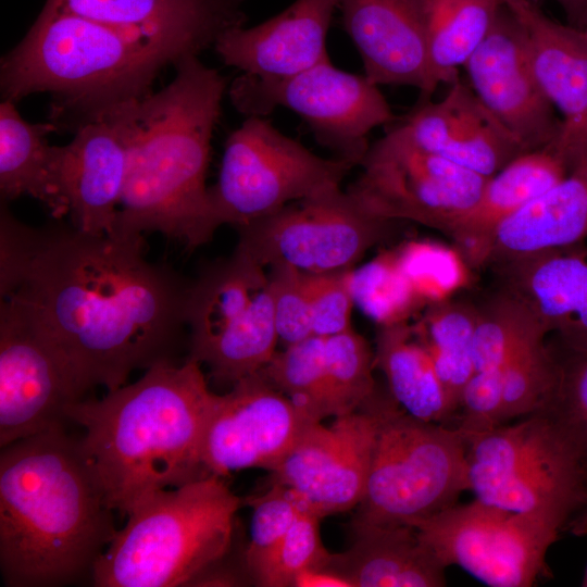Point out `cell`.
I'll return each instance as SVG.
<instances>
[{"mask_svg": "<svg viewBox=\"0 0 587 587\" xmlns=\"http://www.w3.org/2000/svg\"><path fill=\"white\" fill-rule=\"evenodd\" d=\"M189 284L146 257L143 235L33 227L1 201L0 296L23 304L87 390L177 362Z\"/></svg>", "mask_w": 587, "mask_h": 587, "instance_id": "obj_1", "label": "cell"}, {"mask_svg": "<svg viewBox=\"0 0 587 587\" xmlns=\"http://www.w3.org/2000/svg\"><path fill=\"white\" fill-rule=\"evenodd\" d=\"M114 511L64 426L0 454V570L5 586L49 587L91 572L117 529Z\"/></svg>", "mask_w": 587, "mask_h": 587, "instance_id": "obj_2", "label": "cell"}, {"mask_svg": "<svg viewBox=\"0 0 587 587\" xmlns=\"http://www.w3.org/2000/svg\"><path fill=\"white\" fill-rule=\"evenodd\" d=\"M215 395L201 365L187 358L158 363L135 383L68 408L114 513L127 517L149 495L208 476L201 446Z\"/></svg>", "mask_w": 587, "mask_h": 587, "instance_id": "obj_3", "label": "cell"}, {"mask_svg": "<svg viewBox=\"0 0 587 587\" xmlns=\"http://www.w3.org/2000/svg\"><path fill=\"white\" fill-rule=\"evenodd\" d=\"M211 48L187 35H150L43 5L21 42L1 59L3 100L47 92L50 122L74 133L143 100L166 65Z\"/></svg>", "mask_w": 587, "mask_h": 587, "instance_id": "obj_4", "label": "cell"}, {"mask_svg": "<svg viewBox=\"0 0 587 587\" xmlns=\"http://www.w3.org/2000/svg\"><path fill=\"white\" fill-rule=\"evenodd\" d=\"M198 57L179 59L173 80L139 103L112 233L158 232L192 249L209 242L217 229L205 175L228 83Z\"/></svg>", "mask_w": 587, "mask_h": 587, "instance_id": "obj_5", "label": "cell"}, {"mask_svg": "<svg viewBox=\"0 0 587 587\" xmlns=\"http://www.w3.org/2000/svg\"><path fill=\"white\" fill-rule=\"evenodd\" d=\"M243 499L208 475L145 498L96 561L97 587L192 586L233 548Z\"/></svg>", "mask_w": 587, "mask_h": 587, "instance_id": "obj_6", "label": "cell"}, {"mask_svg": "<svg viewBox=\"0 0 587 587\" xmlns=\"http://www.w3.org/2000/svg\"><path fill=\"white\" fill-rule=\"evenodd\" d=\"M464 434L476 499L560 534L587 532V455L552 414L541 410Z\"/></svg>", "mask_w": 587, "mask_h": 587, "instance_id": "obj_7", "label": "cell"}, {"mask_svg": "<svg viewBox=\"0 0 587 587\" xmlns=\"http://www.w3.org/2000/svg\"><path fill=\"white\" fill-rule=\"evenodd\" d=\"M379 422L364 495L352 524L408 525L457 503L470 489L466 437L378 397Z\"/></svg>", "mask_w": 587, "mask_h": 587, "instance_id": "obj_8", "label": "cell"}, {"mask_svg": "<svg viewBox=\"0 0 587 587\" xmlns=\"http://www.w3.org/2000/svg\"><path fill=\"white\" fill-rule=\"evenodd\" d=\"M185 320L188 359L204 364L217 380L251 374L276 351L267 273L237 246L189 283Z\"/></svg>", "mask_w": 587, "mask_h": 587, "instance_id": "obj_9", "label": "cell"}, {"mask_svg": "<svg viewBox=\"0 0 587 587\" xmlns=\"http://www.w3.org/2000/svg\"><path fill=\"white\" fill-rule=\"evenodd\" d=\"M354 166L314 154L263 116H247L227 138L217 182L209 187L214 223L238 228L258 221L340 187Z\"/></svg>", "mask_w": 587, "mask_h": 587, "instance_id": "obj_10", "label": "cell"}, {"mask_svg": "<svg viewBox=\"0 0 587 587\" xmlns=\"http://www.w3.org/2000/svg\"><path fill=\"white\" fill-rule=\"evenodd\" d=\"M228 96L247 116L265 117L278 107L294 111L321 146L355 166L370 148L369 133L396 118L377 85L335 67L329 59L286 77L243 73L232 82Z\"/></svg>", "mask_w": 587, "mask_h": 587, "instance_id": "obj_11", "label": "cell"}, {"mask_svg": "<svg viewBox=\"0 0 587 587\" xmlns=\"http://www.w3.org/2000/svg\"><path fill=\"white\" fill-rule=\"evenodd\" d=\"M402 223L369 213L338 187L238 227L237 247L263 267L287 265L305 273H327L353 268Z\"/></svg>", "mask_w": 587, "mask_h": 587, "instance_id": "obj_12", "label": "cell"}, {"mask_svg": "<svg viewBox=\"0 0 587 587\" xmlns=\"http://www.w3.org/2000/svg\"><path fill=\"white\" fill-rule=\"evenodd\" d=\"M347 191L369 213L445 234L488 179L408 140L396 127L370 146Z\"/></svg>", "mask_w": 587, "mask_h": 587, "instance_id": "obj_13", "label": "cell"}, {"mask_svg": "<svg viewBox=\"0 0 587 587\" xmlns=\"http://www.w3.org/2000/svg\"><path fill=\"white\" fill-rule=\"evenodd\" d=\"M440 563L491 587H529L550 573L546 555L560 533L478 499L453 504L413 526Z\"/></svg>", "mask_w": 587, "mask_h": 587, "instance_id": "obj_14", "label": "cell"}, {"mask_svg": "<svg viewBox=\"0 0 587 587\" xmlns=\"http://www.w3.org/2000/svg\"><path fill=\"white\" fill-rule=\"evenodd\" d=\"M73 366L20 302H0V446L64 426L85 399Z\"/></svg>", "mask_w": 587, "mask_h": 587, "instance_id": "obj_15", "label": "cell"}, {"mask_svg": "<svg viewBox=\"0 0 587 587\" xmlns=\"http://www.w3.org/2000/svg\"><path fill=\"white\" fill-rule=\"evenodd\" d=\"M316 422L259 371L215 395L201 446L203 470L221 477L254 467L272 471Z\"/></svg>", "mask_w": 587, "mask_h": 587, "instance_id": "obj_16", "label": "cell"}, {"mask_svg": "<svg viewBox=\"0 0 587 587\" xmlns=\"http://www.w3.org/2000/svg\"><path fill=\"white\" fill-rule=\"evenodd\" d=\"M378 390L359 410L312 424L272 470L321 517L355 508L365 491L378 422Z\"/></svg>", "mask_w": 587, "mask_h": 587, "instance_id": "obj_17", "label": "cell"}, {"mask_svg": "<svg viewBox=\"0 0 587 587\" xmlns=\"http://www.w3.org/2000/svg\"><path fill=\"white\" fill-rule=\"evenodd\" d=\"M140 101L115 109L74 132L59 146L58 188L76 229L113 232L124 192Z\"/></svg>", "mask_w": 587, "mask_h": 587, "instance_id": "obj_18", "label": "cell"}, {"mask_svg": "<svg viewBox=\"0 0 587 587\" xmlns=\"http://www.w3.org/2000/svg\"><path fill=\"white\" fill-rule=\"evenodd\" d=\"M463 66L476 96L527 152L546 149L555 140L562 121L532 71L524 30L504 3Z\"/></svg>", "mask_w": 587, "mask_h": 587, "instance_id": "obj_19", "label": "cell"}, {"mask_svg": "<svg viewBox=\"0 0 587 587\" xmlns=\"http://www.w3.org/2000/svg\"><path fill=\"white\" fill-rule=\"evenodd\" d=\"M341 23L375 85H404L428 101L435 84L427 53L426 0H339Z\"/></svg>", "mask_w": 587, "mask_h": 587, "instance_id": "obj_20", "label": "cell"}, {"mask_svg": "<svg viewBox=\"0 0 587 587\" xmlns=\"http://www.w3.org/2000/svg\"><path fill=\"white\" fill-rule=\"evenodd\" d=\"M501 290L522 301L554 341L587 350L585 241L513 254L490 263Z\"/></svg>", "mask_w": 587, "mask_h": 587, "instance_id": "obj_21", "label": "cell"}, {"mask_svg": "<svg viewBox=\"0 0 587 587\" xmlns=\"http://www.w3.org/2000/svg\"><path fill=\"white\" fill-rule=\"evenodd\" d=\"M396 128L419 148L485 177L527 152L459 79L442 100L424 101Z\"/></svg>", "mask_w": 587, "mask_h": 587, "instance_id": "obj_22", "label": "cell"}, {"mask_svg": "<svg viewBox=\"0 0 587 587\" xmlns=\"http://www.w3.org/2000/svg\"><path fill=\"white\" fill-rule=\"evenodd\" d=\"M339 0H296L276 16L250 28L226 32L214 49L245 74L286 77L329 59L328 28Z\"/></svg>", "mask_w": 587, "mask_h": 587, "instance_id": "obj_23", "label": "cell"}, {"mask_svg": "<svg viewBox=\"0 0 587 587\" xmlns=\"http://www.w3.org/2000/svg\"><path fill=\"white\" fill-rule=\"evenodd\" d=\"M567 172V163L549 149L519 155L488 177L476 202L451 225L447 235L472 266H484L497 228Z\"/></svg>", "mask_w": 587, "mask_h": 587, "instance_id": "obj_24", "label": "cell"}, {"mask_svg": "<svg viewBox=\"0 0 587 587\" xmlns=\"http://www.w3.org/2000/svg\"><path fill=\"white\" fill-rule=\"evenodd\" d=\"M353 541L325 569L351 587H441L446 569L408 525L352 524Z\"/></svg>", "mask_w": 587, "mask_h": 587, "instance_id": "obj_25", "label": "cell"}, {"mask_svg": "<svg viewBox=\"0 0 587 587\" xmlns=\"http://www.w3.org/2000/svg\"><path fill=\"white\" fill-rule=\"evenodd\" d=\"M587 239V150L569 161L567 174L505 220L494 234L485 264L504 257L564 247Z\"/></svg>", "mask_w": 587, "mask_h": 587, "instance_id": "obj_26", "label": "cell"}, {"mask_svg": "<svg viewBox=\"0 0 587 587\" xmlns=\"http://www.w3.org/2000/svg\"><path fill=\"white\" fill-rule=\"evenodd\" d=\"M247 0H47L46 5L99 23L150 35L199 38L212 48L243 26Z\"/></svg>", "mask_w": 587, "mask_h": 587, "instance_id": "obj_27", "label": "cell"}, {"mask_svg": "<svg viewBox=\"0 0 587 587\" xmlns=\"http://www.w3.org/2000/svg\"><path fill=\"white\" fill-rule=\"evenodd\" d=\"M520 22L532 71L553 107L570 121L587 109V28L561 24L537 0H504Z\"/></svg>", "mask_w": 587, "mask_h": 587, "instance_id": "obj_28", "label": "cell"}, {"mask_svg": "<svg viewBox=\"0 0 587 587\" xmlns=\"http://www.w3.org/2000/svg\"><path fill=\"white\" fill-rule=\"evenodd\" d=\"M374 364L384 373L390 396L408 414L454 426L457 410L413 326L404 320L382 324L376 335Z\"/></svg>", "mask_w": 587, "mask_h": 587, "instance_id": "obj_29", "label": "cell"}, {"mask_svg": "<svg viewBox=\"0 0 587 587\" xmlns=\"http://www.w3.org/2000/svg\"><path fill=\"white\" fill-rule=\"evenodd\" d=\"M57 128L51 122L29 123L15 108L0 104V195L8 202L23 195L41 201L57 218L66 215L57 182L59 146L47 137Z\"/></svg>", "mask_w": 587, "mask_h": 587, "instance_id": "obj_30", "label": "cell"}, {"mask_svg": "<svg viewBox=\"0 0 587 587\" xmlns=\"http://www.w3.org/2000/svg\"><path fill=\"white\" fill-rule=\"evenodd\" d=\"M503 0H426L427 53L432 77L453 84L488 35Z\"/></svg>", "mask_w": 587, "mask_h": 587, "instance_id": "obj_31", "label": "cell"}, {"mask_svg": "<svg viewBox=\"0 0 587 587\" xmlns=\"http://www.w3.org/2000/svg\"><path fill=\"white\" fill-rule=\"evenodd\" d=\"M477 314V304L462 300L439 301L413 325L457 412L462 391L474 374L473 338Z\"/></svg>", "mask_w": 587, "mask_h": 587, "instance_id": "obj_32", "label": "cell"}, {"mask_svg": "<svg viewBox=\"0 0 587 587\" xmlns=\"http://www.w3.org/2000/svg\"><path fill=\"white\" fill-rule=\"evenodd\" d=\"M477 305L473 338L474 373L500 370L522 350L548 335L535 314L504 290L499 289Z\"/></svg>", "mask_w": 587, "mask_h": 587, "instance_id": "obj_33", "label": "cell"}, {"mask_svg": "<svg viewBox=\"0 0 587 587\" xmlns=\"http://www.w3.org/2000/svg\"><path fill=\"white\" fill-rule=\"evenodd\" d=\"M311 419L334 416L324 362V337L312 335L275 352L260 371Z\"/></svg>", "mask_w": 587, "mask_h": 587, "instance_id": "obj_34", "label": "cell"}, {"mask_svg": "<svg viewBox=\"0 0 587 587\" xmlns=\"http://www.w3.org/2000/svg\"><path fill=\"white\" fill-rule=\"evenodd\" d=\"M324 362L334 417L359 410L376 394L374 353L352 327L324 338Z\"/></svg>", "mask_w": 587, "mask_h": 587, "instance_id": "obj_35", "label": "cell"}, {"mask_svg": "<svg viewBox=\"0 0 587 587\" xmlns=\"http://www.w3.org/2000/svg\"><path fill=\"white\" fill-rule=\"evenodd\" d=\"M500 424L544 410L557 382V358L541 339L513 357L500 370Z\"/></svg>", "mask_w": 587, "mask_h": 587, "instance_id": "obj_36", "label": "cell"}, {"mask_svg": "<svg viewBox=\"0 0 587 587\" xmlns=\"http://www.w3.org/2000/svg\"><path fill=\"white\" fill-rule=\"evenodd\" d=\"M243 499L252 508L249 542L243 549L247 573L253 575L264 564L297 517L312 511L305 501L289 487L271 482L263 494Z\"/></svg>", "mask_w": 587, "mask_h": 587, "instance_id": "obj_37", "label": "cell"}, {"mask_svg": "<svg viewBox=\"0 0 587 587\" xmlns=\"http://www.w3.org/2000/svg\"><path fill=\"white\" fill-rule=\"evenodd\" d=\"M321 519L313 511L301 513L253 575V583L264 587H292L300 572L325 567L332 553L321 538Z\"/></svg>", "mask_w": 587, "mask_h": 587, "instance_id": "obj_38", "label": "cell"}, {"mask_svg": "<svg viewBox=\"0 0 587 587\" xmlns=\"http://www.w3.org/2000/svg\"><path fill=\"white\" fill-rule=\"evenodd\" d=\"M558 364L552 397L544 409L571 434L587 455V350L550 344Z\"/></svg>", "mask_w": 587, "mask_h": 587, "instance_id": "obj_39", "label": "cell"}, {"mask_svg": "<svg viewBox=\"0 0 587 587\" xmlns=\"http://www.w3.org/2000/svg\"><path fill=\"white\" fill-rule=\"evenodd\" d=\"M278 339L286 346L313 335L308 275L287 265L267 272Z\"/></svg>", "mask_w": 587, "mask_h": 587, "instance_id": "obj_40", "label": "cell"}, {"mask_svg": "<svg viewBox=\"0 0 587 587\" xmlns=\"http://www.w3.org/2000/svg\"><path fill=\"white\" fill-rule=\"evenodd\" d=\"M307 275L313 335L325 338L351 328L353 268Z\"/></svg>", "mask_w": 587, "mask_h": 587, "instance_id": "obj_41", "label": "cell"}, {"mask_svg": "<svg viewBox=\"0 0 587 587\" xmlns=\"http://www.w3.org/2000/svg\"><path fill=\"white\" fill-rule=\"evenodd\" d=\"M546 149L557 153L567 165L574 155L587 150V109L573 120L562 121L558 137Z\"/></svg>", "mask_w": 587, "mask_h": 587, "instance_id": "obj_42", "label": "cell"}, {"mask_svg": "<svg viewBox=\"0 0 587 587\" xmlns=\"http://www.w3.org/2000/svg\"><path fill=\"white\" fill-rule=\"evenodd\" d=\"M292 587H351L350 583L337 573L322 567L300 572Z\"/></svg>", "mask_w": 587, "mask_h": 587, "instance_id": "obj_43", "label": "cell"}, {"mask_svg": "<svg viewBox=\"0 0 587 587\" xmlns=\"http://www.w3.org/2000/svg\"><path fill=\"white\" fill-rule=\"evenodd\" d=\"M564 11L566 23L577 28H587V0H553Z\"/></svg>", "mask_w": 587, "mask_h": 587, "instance_id": "obj_44", "label": "cell"}, {"mask_svg": "<svg viewBox=\"0 0 587 587\" xmlns=\"http://www.w3.org/2000/svg\"><path fill=\"white\" fill-rule=\"evenodd\" d=\"M582 585L585 586V587H587V565H586L584 578H583V580H582Z\"/></svg>", "mask_w": 587, "mask_h": 587, "instance_id": "obj_45", "label": "cell"}, {"mask_svg": "<svg viewBox=\"0 0 587 587\" xmlns=\"http://www.w3.org/2000/svg\"><path fill=\"white\" fill-rule=\"evenodd\" d=\"M504 1V0H503Z\"/></svg>", "mask_w": 587, "mask_h": 587, "instance_id": "obj_46", "label": "cell"}]
</instances>
